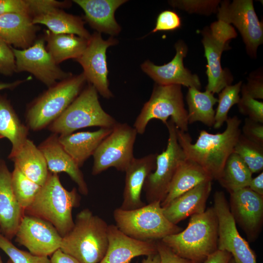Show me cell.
<instances>
[{
  "label": "cell",
  "mask_w": 263,
  "mask_h": 263,
  "mask_svg": "<svg viewBox=\"0 0 263 263\" xmlns=\"http://www.w3.org/2000/svg\"><path fill=\"white\" fill-rule=\"evenodd\" d=\"M226 127L222 133H211L202 130L195 143L189 134L179 130L176 132L178 143L186 158L200 165L211 176L217 180L225 162L234 151V147L242 133L241 120L237 116L228 117Z\"/></svg>",
  "instance_id": "obj_1"
},
{
  "label": "cell",
  "mask_w": 263,
  "mask_h": 263,
  "mask_svg": "<svg viewBox=\"0 0 263 263\" xmlns=\"http://www.w3.org/2000/svg\"><path fill=\"white\" fill-rule=\"evenodd\" d=\"M108 225L89 209L76 216L71 230L62 237L60 249L81 263H99L108 245Z\"/></svg>",
  "instance_id": "obj_2"
},
{
  "label": "cell",
  "mask_w": 263,
  "mask_h": 263,
  "mask_svg": "<svg viewBox=\"0 0 263 263\" xmlns=\"http://www.w3.org/2000/svg\"><path fill=\"white\" fill-rule=\"evenodd\" d=\"M218 227L212 207L191 216L186 229L161 241L178 256L197 263L217 250Z\"/></svg>",
  "instance_id": "obj_3"
},
{
  "label": "cell",
  "mask_w": 263,
  "mask_h": 263,
  "mask_svg": "<svg viewBox=\"0 0 263 263\" xmlns=\"http://www.w3.org/2000/svg\"><path fill=\"white\" fill-rule=\"evenodd\" d=\"M79 200L75 188L67 190L57 174L49 171L46 182L24 212L49 222L63 237L74 225L72 210L78 206Z\"/></svg>",
  "instance_id": "obj_4"
},
{
  "label": "cell",
  "mask_w": 263,
  "mask_h": 263,
  "mask_svg": "<svg viewBox=\"0 0 263 263\" xmlns=\"http://www.w3.org/2000/svg\"><path fill=\"white\" fill-rule=\"evenodd\" d=\"M86 81L82 73L49 87L28 107L26 113L28 129L38 131L48 127L78 95Z\"/></svg>",
  "instance_id": "obj_5"
},
{
  "label": "cell",
  "mask_w": 263,
  "mask_h": 263,
  "mask_svg": "<svg viewBox=\"0 0 263 263\" xmlns=\"http://www.w3.org/2000/svg\"><path fill=\"white\" fill-rule=\"evenodd\" d=\"M97 93L95 88L89 84L65 111L48 126V130L59 135L90 127L113 129L118 122L103 110Z\"/></svg>",
  "instance_id": "obj_6"
},
{
  "label": "cell",
  "mask_w": 263,
  "mask_h": 263,
  "mask_svg": "<svg viewBox=\"0 0 263 263\" xmlns=\"http://www.w3.org/2000/svg\"><path fill=\"white\" fill-rule=\"evenodd\" d=\"M116 226L122 232L143 241H156L177 233L182 228L164 214L161 202H154L133 210L116 208L113 213Z\"/></svg>",
  "instance_id": "obj_7"
},
{
  "label": "cell",
  "mask_w": 263,
  "mask_h": 263,
  "mask_svg": "<svg viewBox=\"0 0 263 263\" xmlns=\"http://www.w3.org/2000/svg\"><path fill=\"white\" fill-rule=\"evenodd\" d=\"M181 88L179 85H154L149 100L143 105L133 124L137 133L143 134L150 120L158 119L166 125L169 117L179 130L188 131V112Z\"/></svg>",
  "instance_id": "obj_8"
},
{
  "label": "cell",
  "mask_w": 263,
  "mask_h": 263,
  "mask_svg": "<svg viewBox=\"0 0 263 263\" xmlns=\"http://www.w3.org/2000/svg\"><path fill=\"white\" fill-rule=\"evenodd\" d=\"M201 34L207 60L208 83L206 90L214 94H218L225 87L231 85L233 80L229 71L222 68L221 59L223 52L229 48V41L235 38L237 34L230 24L218 20L209 27H206Z\"/></svg>",
  "instance_id": "obj_9"
},
{
  "label": "cell",
  "mask_w": 263,
  "mask_h": 263,
  "mask_svg": "<svg viewBox=\"0 0 263 263\" xmlns=\"http://www.w3.org/2000/svg\"><path fill=\"white\" fill-rule=\"evenodd\" d=\"M137 134L133 127L118 122L94 153L92 174L97 175L110 168L125 172L134 158Z\"/></svg>",
  "instance_id": "obj_10"
},
{
  "label": "cell",
  "mask_w": 263,
  "mask_h": 263,
  "mask_svg": "<svg viewBox=\"0 0 263 263\" xmlns=\"http://www.w3.org/2000/svg\"><path fill=\"white\" fill-rule=\"evenodd\" d=\"M166 125L169 132L167 148L157 154L155 169L147 177L143 187L148 203L164 200L178 167L186 159L178 142L177 127L171 119Z\"/></svg>",
  "instance_id": "obj_11"
},
{
  "label": "cell",
  "mask_w": 263,
  "mask_h": 263,
  "mask_svg": "<svg viewBox=\"0 0 263 263\" xmlns=\"http://www.w3.org/2000/svg\"><path fill=\"white\" fill-rule=\"evenodd\" d=\"M217 18L238 29L245 44L246 51L256 57L257 49L263 42V25L255 12L252 0L221 1L217 9Z\"/></svg>",
  "instance_id": "obj_12"
},
{
  "label": "cell",
  "mask_w": 263,
  "mask_h": 263,
  "mask_svg": "<svg viewBox=\"0 0 263 263\" xmlns=\"http://www.w3.org/2000/svg\"><path fill=\"white\" fill-rule=\"evenodd\" d=\"M213 208L218 225L217 249L229 253L235 263H257L253 251L237 229L236 222L223 191L215 193Z\"/></svg>",
  "instance_id": "obj_13"
},
{
  "label": "cell",
  "mask_w": 263,
  "mask_h": 263,
  "mask_svg": "<svg viewBox=\"0 0 263 263\" xmlns=\"http://www.w3.org/2000/svg\"><path fill=\"white\" fill-rule=\"evenodd\" d=\"M15 56L16 72H27L48 88L57 80H63L72 76L63 71L54 61L47 51L44 40L39 39L29 47L17 49L12 47Z\"/></svg>",
  "instance_id": "obj_14"
},
{
  "label": "cell",
  "mask_w": 263,
  "mask_h": 263,
  "mask_svg": "<svg viewBox=\"0 0 263 263\" xmlns=\"http://www.w3.org/2000/svg\"><path fill=\"white\" fill-rule=\"evenodd\" d=\"M117 43V40L112 37L103 40L100 33L95 32L89 39L84 52L75 59L82 67L86 80L103 97L108 99L113 94L109 89L106 51Z\"/></svg>",
  "instance_id": "obj_15"
},
{
  "label": "cell",
  "mask_w": 263,
  "mask_h": 263,
  "mask_svg": "<svg viewBox=\"0 0 263 263\" xmlns=\"http://www.w3.org/2000/svg\"><path fill=\"white\" fill-rule=\"evenodd\" d=\"M15 236L16 241L29 252L47 257L60 249L62 240L51 223L28 215L23 216Z\"/></svg>",
  "instance_id": "obj_16"
},
{
  "label": "cell",
  "mask_w": 263,
  "mask_h": 263,
  "mask_svg": "<svg viewBox=\"0 0 263 263\" xmlns=\"http://www.w3.org/2000/svg\"><path fill=\"white\" fill-rule=\"evenodd\" d=\"M176 54L169 63L161 66L148 60L141 65V69L155 82L161 85H179L200 90L201 82L197 75L192 74L184 65L183 59L188 53V46L182 40L174 45Z\"/></svg>",
  "instance_id": "obj_17"
},
{
  "label": "cell",
  "mask_w": 263,
  "mask_h": 263,
  "mask_svg": "<svg viewBox=\"0 0 263 263\" xmlns=\"http://www.w3.org/2000/svg\"><path fill=\"white\" fill-rule=\"evenodd\" d=\"M229 208L233 217L250 240L258 236L263 220V196L248 187L230 193Z\"/></svg>",
  "instance_id": "obj_18"
},
{
  "label": "cell",
  "mask_w": 263,
  "mask_h": 263,
  "mask_svg": "<svg viewBox=\"0 0 263 263\" xmlns=\"http://www.w3.org/2000/svg\"><path fill=\"white\" fill-rule=\"evenodd\" d=\"M108 240L106 254L99 263H129L135 257L157 253L156 241L134 239L122 232L116 225H108Z\"/></svg>",
  "instance_id": "obj_19"
},
{
  "label": "cell",
  "mask_w": 263,
  "mask_h": 263,
  "mask_svg": "<svg viewBox=\"0 0 263 263\" xmlns=\"http://www.w3.org/2000/svg\"><path fill=\"white\" fill-rule=\"evenodd\" d=\"M157 153H150L132 160L125 172L122 209L129 210L146 205L141 199V192L148 175L156 167Z\"/></svg>",
  "instance_id": "obj_20"
},
{
  "label": "cell",
  "mask_w": 263,
  "mask_h": 263,
  "mask_svg": "<svg viewBox=\"0 0 263 263\" xmlns=\"http://www.w3.org/2000/svg\"><path fill=\"white\" fill-rule=\"evenodd\" d=\"M58 137V135L53 133L38 147L45 158L49 171L57 174L66 173L77 185L79 192L88 195V186L80 167L63 148Z\"/></svg>",
  "instance_id": "obj_21"
},
{
  "label": "cell",
  "mask_w": 263,
  "mask_h": 263,
  "mask_svg": "<svg viewBox=\"0 0 263 263\" xmlns=\"http://www.w3.org/2000/svg\"><path fill=\"white\" fill-rule=\"evenodd\" d=\"M24 213L12 188L11 172L0 160V228L9 240L15 236Z\"/></svg>",
  "instance_id": "obj_22"
},
{
  "label": "cell",
  "mask_w": 263,
  "mask_h": 263,
  "mask_svg": "<svg viewBox=\"0 0 263 263\" xmlns=\"http://www.w3.org/2000/svg\"><path fill=\"white\" fill-rule=\"evenodd\" d=\"M211 188V181L201 183L162 207L164 214L169 222L177 225L189 216L204 212Z\"/></svg>",
  "instance_id": "obj_23"
},
{
  "label": "cell",
  "mask_w": 263,
  "mask_h": 263,
  "mask_svg": "<svg viewBox=\"0 0 263 263\" xmlns=\"http://www.w3.org/2000/svg\"><path fill=\"white\" fill-rule=\"evenodd\" d=\"M85 13V19L98 33L112 36L119 33L121 28L117 23L114 13L127 1L125 0H75Z\"/></svg>",
  "instance_id": "obj_24"
},
{
  "label": "cell",
  "mask_w": 263,
  "mask_h": 263,
  "mask_svg": "<svg viewBox=\"0 0 263 263\" xmlns=\"http://www.w3.org/2000/svg\"><path fill=\"white\" fill-rule=\"evenodd\" d=\"M29 15L8 13L0 15V38L7 44L22 49L34 43L37 27Z\"/></svg>",
  "instance_id": "obj_25"
},
{
  "label": "cell",
  "mask_w": 263,
  "mask_h": 263,
  "mask_svg": "<svg viewBox=\"0 0 263 263\" xmlns=\"http://www.w3.org/2000/svg\"><path fill=\"white\" fill-rule=\"evenodd\" d=\"M112 129L100 128L93 132H81L59 135L58 141L79 167L92 155Z\"/></svg>",
  "instance_id": "obj_26"
},
{
  "label": "cell",
  "mask_w": 263,
  "mask_h": 263,
  "mask_svg": "<svg viewBox=\"0 0 263 263\" xmlns=\"http://www.w3.org/2000/svg\"><path fill=\"white\" fill-rule=\"evenodd\" d=\"M209 174L196 163L186 158L178 167L170 183L167 194L161 203L162 207L201 183L212 181Z\"/></svg>",
  "instance_id": "obj_27"
},
{
  "label": "cell",
  "mask_w": 263,
  "mask_h": 263,
  "mask_svg": "<svg viewBox=\"0 0 263 263\" xmlns=\"http://www.w3.org/2000/svg\"><path fill=\"white\" fill-rule=\"evenodd\" d=\"M11 160L27 178L41 186L44 185L49 171L42 152L32 141L27 138Z\"/></svg>",
  "instance_id": "obj_28"
},
{
  "label": "cell",
  "mask_w": 263,
  "mask_h": 263,
  "mask_svg": "<svg viewBox=\"0 0 263 263\" xmlns=\"http://www.w3.org/2000/svg\"><path fill=\"white\" fill-rule=\"evenodd\" d=\"M33 23L41 24L55 34H73L89 39L91 35L85 28L82 19L66 13L60 8H55L32 18Z\"/></svg>",
  "instance_id": "obj_29"
},
{
  "label": "cell",
  "mask_w": 263,
  "mask_h": 263,
  "mask_svg": "<svg viewBox=\"0 0 263 263\" xmlns=\"http://www.w3.org/2000/svg\"><path fill=\"white\" fill-rule=\"evenodd\" d=\"M28 130L27 126L21 123L9 101L0 95V139L5 138L12 144L9 159L16 155L27 140Z\"/></svg>",
  "instance_id": "obj_30"
},
{
  "label": "cell",
  "mask_w": 263,
  "mask_h": 263,
  "mask_svg": "<svg viewBox=\"0 0 263 263\" xmlns=\"http://www.w3.org/2000/svg\"><path fill=\"white\" fill-rule=\"evenodd\" d=\"M46 49L54 61L58 64L68 59H75L86 49L89 39L73 34H55L46 31Z\"/></svg>",
  "instance_id": "obj_31"
},
{
  "label": "cell",
  "mask_w": 263,
  "mask_h": 263,
  "mask_svg": "<svg viewBox=\"0 0 263 263\" xmlns=\"http://www.w3.org/2000/svg\"><path fill=\"white\" fill-rule=\"evenodd\" d=\"M186 101L188 109V124L199 121L208 127L213 126L215 113L213 106L218 102L214 94L206 90L202 92L195 88H188Z\"/></svg>",
  "instance_id": "obj_32"
},
{
  "label": "cell",
  "mask_w": 263,
  "mask_h": 263,
  "mask_svg": "<svg viewBox=\"0 0 263 263\" xmlns=\"http://www.w3.org/2000/svg\"><path fill=\"white\" fill-rule=\"evenodd\" d=\"M252 175L247 166L238 155L233 152L227 159L217 180L230 193L247 187L252 179Z\"/></svg>",
  "instance_id": "obj_33"
},
{
  "label": "cell",
  "mask_w": 263,
  "mask_h": 263,
  "mask_svg": "<svg viewBox=\"0 0 263 263\" xmlns=\"http://www.w3.org/2000/svg\"><path fill=\"white\" fill-rule=\"evenodd\" d=\"M11 183L16 199L24 211L34 201L42 186L27 178L15 166L11 172Z\"/></svg>",
  "instance_id": "obj_34"
},
{
  "label": "cell",
  "mask_w": 263,
  "mask_h": 263,
  "mask_svg": "<svg viewBox=\"0 0 263 263\" xmlns=\"http://www.w3.org/2000/svg\"><path fill=\"white\" fill-rule=\"evenodd\" d=\"M233 152L239 156L252 173L263 171V146L250 141L241 133Z\"/></svg>",
  "instance_id": "obj_35"
},
{
  "label": "cell",
  "mask_w": 263,
  "mask_h": 263,
  "mask_svg": "<svg viewBox=\"0 0 263 263\" xmlns=\"http://www.w3.org/2000/svg\"><path fill=\"white\" fill-rule=\"evenodd\" d=\"M242 81L225 87L219 93L218 105L215 113V123L213 127L220 129L228 119V113L231 108L239 101Z\"/></svg>",
  "instance_id": "obj_36"
},
{
  "label": "cell",
  "mask_w": 263,
  "mask_h": 263,
  "mask_svg": "<svg viewBox=\"0 0 263 263\" xmlns=\"http://www.w3.org/2000/svg\"><path fill=\"white\" fill-rule=\"evenodd\" d=\"M0 249L9 257L12 263H50V259L48 257L35 255L20 250L1 233Z\"/></svg>",
  "instance_id": "obj_37"
},
{
  "label": "cell",
  "mask_w": 263,
  "mask_h": 263,
  "mask_svg": "<svg viewBox=\"0 0 263 263\" xmlns=\"http://www.w3.org/2000/svg\"><path fill=\"white\" fill-rule=\"evenodd\" d=\"M221 0H176L169 3L173 7L188 13L209 15L216 13Z\"/></svg>",
  "instance_id": "obj_38"
},
{
  "label": "cell",
  "mask_w": 263,
  "mask_h": 263,
  "mask_svg": "<svg viewBox=\"0 0 263 263\" xmlns=\"http://www.w3.org/2000/svg\"><path fill=\"white\" fill-rule=\"evenodd\" d=\"M239 112L247 118L263 124V102L242 95L237 104Z\"/></svg>",
  "instance_id": "obj_39"
},
{
  "label": "cell",
  "mask_w": 263,
  "mask_h": 263,
  "mask_svg": "<svg viewBox=\"0 0 263 263\" xmlns=\"http://www.w3.org/2000/svg\"><path fill=\"white\" fill-rule=\"evenodd\" d=\"M181 23V18L177 13L169 10H164L158 15L151 33L174 31L179 28Z\"/></svg>",
  "instance_id": "obj_40"
},
{
  "label": "cell",
  "mask_w": 263,
  "mask_h": 263,
  "mask_svg": "<svg viewBox=\"0 0 263 263\" xmlns=\"http://www.w3.org/2000/svg\"><path fill=\"white\" fill-rule=\"evenodd\" d=\"M29 15L33 17L55 8L67 7L69 1H59L54 0H26Z\"/></svg>",
  "instance_id": "obj_41"
},
{
  "label": "cell",
  "mask_w": 263,
  "mask_h": 263,
  "mask_svg": "<svg viewBox=\"0 0 263 263\" xmlns=\"http://www.w3.org/2000/svg\"><path fill=\"white\" fill-rule=\"evenodd\" d=\"M15 72V59L12 47L0 38V73L8 76Z\"/></svg>",
  "instance_id": "obj_42"
},
{
  "label": "cell",
  "mask_w": 263,
  "mask_h": 263,
  "mask_svg": "<svg viewBox=\"0 0 263 263\" xmlns=\"http://www.w3.org/2000/svg\"><path fill=\"white\" fill-rule=\"evenodd\" d=\"M242 95H246L254 99H263V79L261 73H255L248 78L246 84H242Z\"/></svg>",
  "instance_id": "obj_43"
},
{
  "label": "cell",
  "mask_w": 263,
  "mask_h": 263,
  "mask_svg": "<svg viewBox=\"0 0 263 263\" xmlns=\"http://www.w3.org/2000/svg\"><path fill=\"white\" fill-rule=\"evenodd\" d=\"M242 132L248 139L263 146V124L247 117L244 119Z\"/></svg>",
  "instance_id": "obj_44"
},
{
  "label": "cell",
  "mask_w": 263,
  "mask_h": 263,
  "mask_svg": "<svg viewBox=\"0 0 263 263\" xmlns=\"http://www.w3.org/2000/svg\"><path fill=\"white\" fill-rule=\"evenodd\" d=\"M156 247L161 263H195L175 254L161 240L156 241Z\"/></svg>",
  "instance_id": "obj_45"
},
{
  "label": "cell",
  "mask_w": 263,
  "mask_h": 263,
  "mask_svg": "<svg viewBox=\"0 0 263 263\" xmlns=\"http://www.w3.org/2000/svg\"><path fill=\"white\" fill-rule=\"evenodd\" d=\"M12 13L29 15L26 0H0V15Z\"/></svg>",
  "instance_id": "obj_46"
},
{
  "label": "cell",
  "mask_w": 263,
  "mask_h": 263,
  "mask_svg": "<svg viewBox=\"0 0 263 263\" xmlns=\"http://www.w3.org/2000/svg\"><path fill=\"white\" fill-rule=\"evenodd\" d=\"M232 257L229 253L217 249L208 256L202 263H229Z\"/></svg>",
  "instance_id": "obj_47"
},
{
  "label": "cell",
  "mask_w": 263,
  "mask_h": 263,
  "mask_svg": "<svg viewBox=\"0 0 263 263\" xmlns=\"http://www.w3.org/2000/svg\"><path fill=\"white\" fill-rule=\"evenodd\" d=\"M51 256L50 263H81L71 256L62 252L60 249Z\"/></svg>",
  "instance_id": "obj_48"
},
{
  "label": "cell",
  "mask_w": 263,
  "mask_h": 263,
  "mask_svg": "<svg viewBox=\"0 0 263 263\" xmlns=\"http://www.w3.org/2000/svg\"><path fill=\"white\" fill-rule=\"evenodd\" d=\"M248 187L254 192L263 196V172L251 179Z\"/></svg>",
  "instance_id": "obj_49"
},
{
  "label": "cell",
  "mask_w": 263,
  "mask_h": 263,
  "mask_svg": "<svg viewBox=\"0 0 263 263\" xmlns=\"http://www.w3.org/2000/svg\"><path fill=\"white\" fill-rule=\"evenodd\" d=\"M30 80V77H28L27 79L24 80H19L10 83H0V91L4 89H10L14 88L21 84L22 83L25 82L26 80Z\"/></svg>",
  "instance_id": "obj_50"
},
{
  "label": "cell",
  "mask_w": 263,
  "mask_h": 263,
  "mask_svg": "<svg viewBox=\"0 0 263 263\" xmlns=\"http://www.w3.org/2000/svg\"><path fill=\"white\" fill-rule=\"evenodd\" d=\"M142 263H161L160 256L157 253L147 256V258L144 259Z\"/></svg>",
  "instance_id": "obj_51"
},
{
  "label": "cell",
  "mask_w": 263,
  "mask_h": 263,
  "mask_svg": "<svg viewBox=\"0 0 263 263\" xmlns=\"http://www.w3.org/2000/svg\"><path fill=\"white\" fill-rule=\"evenodd\" d=\"M229 263H235L234 261L233 260V259L231 258Z\"/></svg>",
  "instance_id": "obj_52"
},
{
  "label": "cell",
  "mask_w": 263,
  "mask_h": 263,
  "mask_svg": "<svg viewBox=\"0 0 263 263\" xmlns=\"http://www.w3.org/2000/svg\"><path fill=\"white\" fill-rule=\"evenodd\" d=\"M7 263H12V262L10 260H9L7 261Z\"/></svg>",
  "instance_id": "obj_53"
},
{
  "label": "cell",
  "mask_w": 263,
  "mask_h": 263,
  "mask_svg": "<svg viewBox=\"0 0 263 263\" xmlns=\"http://www.w3.org/2000/svg\"><path fill=\"white\" fill-rule=\"evenodd\" d=\"M0 263H3L2 261H1V259L0 257Z\"/></svg>",
  "instance_id": "obj_54"
},
{
  "label": "cell",
  "mask_w": 263,
  "mask_h": 263,
  "mask_svg": "<svg viewBox=\"0 0 263 263\" xmlns=\"http://www.w3.org/2000/svg\"></svg>",
  "instance_id": "obj_55"
}]
</instances>
